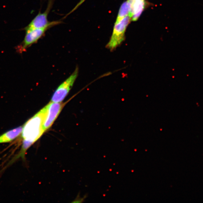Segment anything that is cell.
Segmentation results:
<instances>
[{
	"label": "cell",
	"instance_id": "obj_2",
	"mask_svg": "<svg viewBox=\"0 0 203 203\" xmlns=\"http://www.w3.org/2000/svg\"><path fill=\"white\" fill-rule=\"evenodd\" d=\"M131 19L130 16H128L115 22L111 39L106 46L109 50H115L124 40V33Z\"/></svg>",
	"mask_w": 203,
	"mask_h": 203
},
{
	"label": "cell",
	"instance_id": "obj_1",
	"mask_svg": "<svg viewBox=\"0 0 203 203\" xmlns=\"http://www.w3.org/2000/svg\"><path fill=\"white\" fill-rule=\"evenodd\" d=\"M45 112V107L29 119L23 127L22 134L23 141L21 154L22 156L45 132L43 125Z\"/></svg>",
	"mask_w": 203,
	"mask_h": 203
},
{
	"label": "cell",
	"instance_id": "obj_8",
	"mask_svg": "<svg viewBox=\"0 0 203 203\" xmlns=\"http://www.w3.org/2000/svg\"><path fill=\"white\" fill-rule=\"evenodd\" d=\"M23 127H20L8 131L0 136V143L11 141L22 134Z\"/></svg>",
	"mask_w": 203,
	"mask_h": 203
},
{
	"label": "cell",
	"instance_id": "obj_3",
	"mask_svg": "<svg viewBox=\"0 0 203 203\" xmlns=\"http://www.w3.org/2000/svg\"><path fill=\"white\" fill-rule=\"evenodd\" d=\"M53 4L52 0L49 2L47 9L44 12H39L23 30L25 31L33 29L47 28L61 23V21H55L50 22L47 17Z\"/></svg>",
	"mask_w": 203,
	"mask_h": 203
},
{
	"label": "cell",
	"instance_id": "obj_5",
	"mask_svg": "<svg viewBox=\"0 0 203 203\" xmlns=\"http://www.w3.org/2000/svg\"><path fill=\"white\" fill-rule=\"evenodd\" d=\"M65 103L50 102L45 106V112L44 129L45 131L50 129L57 118Z\"/></svg>",
	"mask_w": 203,
	"mask_h": 203
},
{
	"label": "cell",
	"instance_id": "obj_7",
	"mask_svg": "<svg viewBox=\"0 0 203 203\" xmlns=\"http://www.w3.org/2000/svg\"><path fill=\"white\" fill-rule=\"evenodd\" d=\"M131 4L130 16L133 21L137 20L144 8V0H129Z\"/></svg>",
	"mask_w": 203,
	"mask_h": 203
},
{
	"label": "cell",
	"instance_id": "obj_4",
	"mask_svg": "<svg viewBox=\"0 0 203 203\" xmlns=\"http://www.w3.org/2000/svg\"><path fill=\"white\" fill-rule=\"evenodd\" d=\"M78 74V69L77 68L74 73L55 90L52 97V102L62 103L72 88Z\"/></svg>",
	"mask_w": 203,
	"mask_h": 203
},
{
	"label": "cell",
	"instance_id": "obj_9",
	"mask_svg": "<svg viewBox=\"0 0 203 203\" xmlns=\"http://www.w3.org/2000/svg\"><path fill=\"white\" fill-rule=\"evenodd\" d=\"M131 4L129 1L128 0L124 2L121 6L120 10L117 18L116 22H118L121 19L128 16H130Z\"/></svg>",
	"mask_w": 203,
	"mask_h": 203
},
{
	"label": "cell",
	"instance_id": "obj_10",
	"mask_svg": "<svg viewBox=\"0 0 203 203\" xmlns=\"http://www.w3.org/2000/svg\"><path fill=\"white\" fill-rule=\"evenodd\" d=\"M86 1V0H80V1H79V2H78L77 4L76 5L75 7L74 8V9H73V10H71L68 14H67V16L69 15L70 14H71V13H73V12H74L76 10V9L78 8H79L81 5H82V4H83V2H85V1Z\"/></svg>",
	"mask_w": 203,
	"mask_h": 203
},
{
	"label": "cell",
	"instance_id": "obj_6",
	"mask_svg": "<svg viewBox=\"0 0 203 203\" xmlns=\"http://www.w3.org/2000/svg\"><path fill=\"white\" fill-rule=\"evenodd\" d=\"M48 29H33L25 31L26 34L23 41L16 47L17 51L20 53L23 52L28 47L36 43L45 35Z\"/></svg>",
	"mask_w": 203,
	"mask_h": 203
}]
</instances>
